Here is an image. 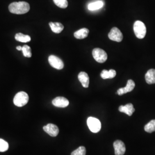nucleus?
<instances>
[{
	"instance_id": "1",
	"label": "nucleus",
	"mask_w": 155,
	"mask_h": 155,
	"mask_svg": "<svg viewBox=\"0 0 155 155\" xmlns=\"http://www.w3.org/2000/svg\"><path fill=\"white\" fill-rule=\"evenodd\" d=\"M30 9V6L28 2L24 1L14 2L9 5V10L12 13L22 15L27 13Z\"/></svg>"
},
{
	"instance_id": "2",
	"label": "nucleus",
	"mask_w": 155,
	"mask_h": 155,
	"mask_svg": "<svg viewBox=\"0 0 155 155\" xmlns=\"http://www.w3.org/2000/svg\"><path fill=\"white\" fill-rule=\"evenodd\" d=\"M133 30L136 36L138 39L144 38L147 33V28L144 23L141 21H136L133 25Z\"/></svg>"
},
{
	"instance_id": "3",
	"label": "nucleus",
	"mask_w": 155,
	"mask_h": 155,
	"mask_svg": "<svg viewBox=\"0 0 155 155\" xmlns=\"http://www.w3.org/2000/svg\"><path fill=\"white\" fill-rule=\"evenodd\" d=\"M29 97L27 93L24 91H20L16 94L13 99V103L18 107H22L28 102Z\"/></svg>"
},
{
	"instance_id": "4",
	"label": "nucleus",
	"mask_w": 155,
	"mask_h": 155,
	"mask_svg": "<svg viewBox=\"0 0 155 155\" xmlns=\"http://www.w3.org/2000/svg\"><path fill=\"white\" fill-rule=\"evenodd\" d=\"M87 126L93 133H98L101 129V124L100 120L96 118L90 117L87 120Z\"/></svg>"
},
{
	"instance_id": "5",
	"label": "nucleus",
	"mask_w": 155,
	"mask_h": 155,
	"mask_svg": "<svg viewBox=\"0 0 155 155\" xmlns=\"http://www.w3.org/2000/svg\"><path fill=\"white\" fill-rule=\"evenodd\" d=\"M92 54L94 59L100 63H103L105 62L107 59V55L105 51L99 48H94L93 50Z\"/></svg>"
},
{
	"instance_id": "6",
	"label": "nucleus",
	"mask_w": 155,
	"mask_h": 155,
	"mask_svg": "<svg viewBox=\"0 0 155 155\" xmlns=\"http://www.w3.org/2000/svg\"><path fill=\"white\" fill-rule=\"evenodd\" d=\"M108 37L111 40L121 42L123 39V35L120 30L117 27L112 28L108 34Z\"/></svg>"
},
{
	"instance_id": "7",
	"label": "nucleus",
	"mask_w": 155,
	"mask_h": 155,
	"mask_svg": "<svg viewBox=\"0 0 155 155\" xmlns=\"http://www.w3.org/2000/svg\"><path fill=\"white\" fill-rule=\"evenodd\" d=\"M50 65L58 70H61L64 67V63L60 58L55 55H50L48 58Z\"/></svg>"
},
{
	"instance_id": "8",
	"label": "nucleus",
	"mask_w": 155,
	"mask_h": 155,
	"mask_svg": "<svg viewBox=\"0 0 155 155\" xmlns=\"http://www.w3.org/2000/svg\"><path fill=\"white\" fill-rule=\"evenodd\" d=\"M113 147L116 155H124L126 151L125 144L121 140H116L114 142Z\"/></svg>"
},
{
	"instance_id": "9",
	"label": "nucleus",
	"mask_w": 155,
	"mask_h": 155,
	"mask_svg": "<svg viewBox=\"0 0 155 155\" xmlns=\"http://www.w3.org/2000/svg\"><path fill=\"white\" fill-rule=\"evenodd\" d=\"M43 130L51 137H56L58 135L59 130L58 127L53 124H48L43 127Z\"/></svg>"
},
{
	"instance_id": "10",
	"label": "nucleus",
	"mask_w": 155,
	"mask_h": 155,
	"mask_svg": "<svg viewBox=\"0 0 155 155\" xmlns=\"http://www.w3.org/2000/svg\"><path fill=\"white\" fill-rule=\"evenodd\" d=\"M52 104L58 107L64 108L69 105V101L66 98L63 97H58L52 101Z\"/></svg>"
},
{
	"instance_id": "11",
	"label": "nucleus",
	"mask_w": 155,
	"mask_h": 155,
	"mask_svg": "<svg viewBox=\"0 0 155 155\" xmlns=\"http://www.w3.org/2000/svg\"><path fill=\"white\" fill-rule=\"evenodd\" d=\"M134 87H135V83L134 82V81L131 79H129L127 81V86L125 87L119 89L117 90V94L119 95H122L123 94L130 92L133 90Z\"/></svg>"
},
{
	"instance_id": "12",
	"label": "nucleus",
	"mask_w": 155,
	"mask_h": 155,
	"mask_svg": "<svg viewBox=\"0 0 155 155\" xmlns=\"http://www.w3.org/2000/svg\"><path fill=\"white\" fill-rule=\"evenodd\" d=\"M78 79L84 88L89 87V77L86 72H81L78 75Z\"/></svg>"
},
{
	"instance_id": "13",
	"label": "nucleus",
	"mask_w": 155,
	"mask_h": 155,
	"mask_svg": "<svg viewBox=\"0 0 155 155\" xmlns=\"http://www.w3.org/2000/svg\"><path fill=\"white\" fill-rule=\"evenodd\" d=\"M120 112L127 114L129 116H131L134 112L135 109L132 104H127L126 105L120 106L118 109Z\"/></svg>"
},
{
	"instance_id": "14",
	"label": "nucleus",
	"mask_w": 155,
	"mask_h": 155,
	"mask_svg": "<svg viewBox=\"0 0 155 155\" xmlns=\"http://www.w3.org/2000/svg\"><path fill=\"white\" fill-rule=\"evenodd\" d=\"M89 30L87 28H82L76 31L74 35V37L77 39H83L88 36Z\"/></svg>"
},
{
	"instance_id": "15",
	"label": "nucleus",
	"mask_w": 155,
	"mask_h": 155,
	"mask_svg": "<svg viewBox=\"0 0 155 155\" xmlns=\"http://www.w3.org/2000/svg\"><path fill=\"white\" fill-rule=\"evenodd\" d=\"M145 81L147 83L150 84L155 83V70L150 69L145 74Z\"/></svg>"
},
{
	"instance_id": "16",
	"label": "nucleus",
	"mask_w": 155,
	"mask_h": 155,
	"mask_svg": "<svg viewBox=\"0 0 155 155\" xmlns=\"http://www.w3.org/2000/svg\"><path fill=\"white\" fill-rule=\"evenodd\" d=\"M49 25L51 28V30L54 33H60L64 29V26L60 22H50Z\"/></svg>"
},
{
	"instance_id": "17",
	"label": "nucleus",
	"mask_w": 155,
	"mask_h": 155,
	"mask_svg": "<svg viewBox=\"0 0 155 155\" xmlns=\"http://www.w3.org/2000/svg\"><path fill=\"white\" fill-rule=\"evenodd\" d=\"M116 75V71L113 69H111L109 71L106 70H104L101 73V77L104 79H111L115 77Z\"/></svg>"
},
{
	"instance_id": "18",
	"label": "nucleus",
	"mask_w": 155,
	"mask_h": 155,
	"mask_svg": "<svg viewBox=\"0 0 155 155\" xmlns=\"http://www.w3.org/2000/svg\"><path fill=\"white\" fill-rule=\"evenodd\" d=\"M104 6V2L101 1H95L94 2L90 3L88 5V9L90 11H94L102 8Z\"/></svg>"
},
{
	"instance_id": "19",
	"label": "nucleus",
	"mask_w": 155,
	"mask_h": 155,
	"mask_svg": "<svg viewBox=\"0 0 155 155\" xmlns=\"http://www.w3.org/2000/svg\"><path fill=\"white\" fill-rule=\"evenodd\" d=\"M15 39L18 41H20L22 43H28L31 41V37L29 35H24L22 33H17L15 35Z\"/></svg>"
},
{
	"instance_id": "20",
	"label": "nucleus",
	"mask_w": 155,
	"mask_h": 155,
	"mask_svg": "<svg viewBox=\"0 0 155 155\" xmlns=\"http://www.w3.org/2000/svg\"><path fill=\"white\" fill-rule=\"evenodd\" d=\"M144 130L148 133H152L155 131V120H151L144 127Z\"/></svg>"
},
{
	"instance_id": "21",
	"label": "nucleus",
	"mask_w": 155,
	"mask_h": 155,
	"mask_svg": "<svg viewBox=\"0 0 155 155\" xmlns=\"http://www.w3.org/2000/svg\"><path fill=\"white\" fill-rule=\"evenodd\" d=\"M22 51L23 55L27 58H31L32 52L31 50V47L27 45H24L22 47Z\"/></svg>"
},
{
	"instance_id": "22",
	"label": "nucleus",
	"mask_w": 155,
	"mask_h": 155,
	"mask_svg": "<svg viewBox=\"0 0 155 155\" xmlns=\"http://www.w3.org/2000/svg\"><path fill=\"white\" fill-rule=\"evenodd\" d=\"M86 150L84 147H79L77 150H74L71 155H86Z\"/></svg>"
},
{
	"instance_id": "23",
	"label": "nucleus",
	"mask_w": 155,
	"mask_h": 155,
	"mask_svg": "<svg viewBox=\"0 0 155 155\" xmlns=\"http://www.w3.org/2000/svg\"><path fill=\"white\" fill-rule=\"evenodd\" d=\"M56 5L58 7L65 9L68 6V1L67 0H53Z\"/></svg>"
},
{
	"instance_id": "24",
	"label": "nucleus",
	"mask_w": 155,
	"mask_h": 155,
	"mask_svg": "<svg viewBox=\"0 0 155 155\" xmlns=\"http://www.w3.org/2000/svg\"><path fill=\"white\" fill-rule=\"evenodd\" d=\"M9 149V144L3 139H0V152H6Z\"/></svg>"
},
{
	"instance_id": "25",
	"label": "nucleus",
	"mask_w": 155,
	"mask_h": 155,
	"mask_svg": "<svg viewBox=\"0 0 155 155\" xmlns=\"http://www.w3.org/2000/svg\"><path fill=\"white\" fill-rule=\"evenodd\" d=\"M17 50L18 51H22V47L21 46H17L16 47Z\"/></svg>"
}]
</instances>
